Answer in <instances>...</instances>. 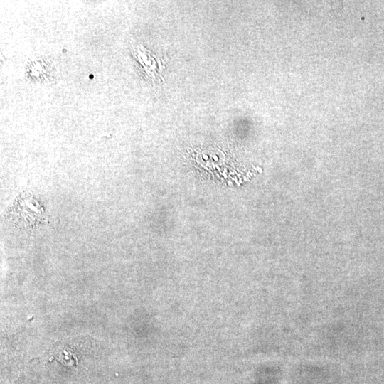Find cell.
Returning <instances> with one entry per match:
<instances>
[{"label":"cell","instance_id":"1","mask_svg":"<svg viewBox=\"0 0 384 384\" xmlns=\"http://www.w3.org/2000/svg\"><path fill=\"white\" fill-rule=\"evenodd\" d=\"M132 46L134 55L143 66L147 75H150L153 80L159 78V75L161 76L162 70L161 64L159 61L156 60L157 59L156 57L151 60H150L152 53L145 49L140 43H138L137 46H134L132 44Z\"/></svg>","mask_w":384,"mask_h":384}]
</instances>
